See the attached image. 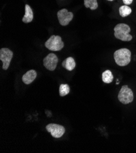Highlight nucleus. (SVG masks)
Listing matches in <instances>:
<instances>
[{
  "instance_id": "obj_4",
  "label": "nucleus",
  "mask_w": 136,
  "mask_h": 153,
  "mask_svg": "<svg viewBox=\"0 0 136 153\" xmlns=\"http://www.w3.org/2000/svg\"><path fill=\"white\" fill-rule=\"evenodd\" d=\"M118 99L121 103L123 104L132 102L134 100V94L132 90L126 85L122 86L118 93Z\"/></svg>"
},
{
  "instance_id": "obj_9",
  "label": "nucleus",
  "mask_w": 136,
  "mask_h": 153,
  "mask_svg": "<svg viewBox=\"0 0 136 153\" xmlns=\"http://www.w3.org/2000/svg\"><path fill=\"white\" fill-rule=\"evenodd\" d=\"M37 77V72L34 70H31L27 71L22 77L23 82L27 85L31 84Z\"/></svg>"
},
{
  "instance_id": "obj_16",
  "label": "nucleus",
  "mask_w": 136,
  "mask_h": 153,
  "mask_svg": "<svg viewBox=\"0 0 136 153\" xmlns=\"http://www.w3.org/2000/svg\"><path fill=\"white\" fill-rule=\"evenodd\" d=\"M133 0H123V2L125 5H130L132 4Z\"/></svg>"
},
{
  "instance_id": "obj_12",
  "label": "nucleus",
  "mask_w": 136,
  "mask_h": 153,
  "mask_svg": "<svg viewBox=\"0 0 136 153\" xmlns=\"http://www.w3.org/2000/svg\"><path fill=\"white\" fill-rule=\"evenodd\" d=\"M114 76L112 72L107 70L104 71L102 74V80L106 84H110L113 81Z\"/></svg>"
},
{
  "instance_id": "obj_5",
  "label": "nucleus",
  "mask_w": 136,
  "mask_h": 153,
  "mask_svg": "<svg viewBox=\"0 0 136 153\" xmlns=\"http://www.w3.org/2000/svg\"><path fill=\"white\" fill-rule=\"evenodd\" d=\"M13 56V52L9 48H4L0 50V60L3 62V70H6L9 68Z\"/></svg>"
},
{
  "instance_id": "obj_13",
  "label": "nucleus",
  "mask_w": 136,
  "mask_h": 153,
  "mask_svg": "<svg viewBox=\"0 0 136 153\" xmlns=\"http://www.w3.org/2000/svg\"><path fill=\"white\" fill-rule=\"evenodd\" d=\"M132 12V9L127 5L122 6L119 8V13L121 17H126L129 15Z\"/></svg>"
},
{
  "instance_id": "obj_2",
  "label": "nucleus",
  "mask_w": 136,
  "mask_h": 153,
  "mask_svg": "<svg viewBox=\"0 0 136 153\" xmlns=\"http://www.w3.org/2000/svg\"><path fill=\"white\" fill-rule=\"evenodd\" d=\"M116 64L121 67L128 65L131 59V53L127 48H121L117 50L114 54Z\"/></svg>"
},
{
  "instance_id": "obj_6",
  "label": "nucleus",
  "mask_w": 136,
  "mask_h": 153,
  "mask_svg": "<svg viewBox=\"0 0 136 153\" xmlns=\"http://www.w3.org/2000/svg\"><path fill=\"white\" fill-rule=\"evenodd\" d=\"M57 18L59 23L62 26H67L73 19V13L66 9H62L57 12Z\"/></svg>"
},
{
  "instance_id": "obj_17",
  "label": "nucleus",
  "mask_w": 136,
  "mask_h": 153,
  "mask_svg": "<svg viewBox=\"0 0 136 153\" xmlns=\"http://www.w3.org/2000/svg\"><path fill=\"white\" fill-rule=\"evenodd\" d=\"M107 1H114V0H107Z\"/></svg>"
},
{
  "instance_id": "obj_3",
  "label": "nucleus",
  "mask_w": 136,
  "mask_h": 153,
  "mask_svg": "<svg viewBox=\"0 0 136 153\" xmlns=\"http://www.w3.org/2000/svg\"><path fill=\"white\" fill-rule=\"evenodd\" d=\"M45 46L48 50L53 51H58L64 48V43L61 37L53 35L45 42Z\"/></svg>"
},
{
  "instance_id": "obj_11",
  "label": "nucleus",
  "mask_w": 136,
  "mask_h": 153,
  "mask_svg": "<svg viewBox=\"0 0 136 153\" xmlns=\"http://www.w3.org/2000/svg\"><path fill=\"white\" fill-rule=\"evenodd\" d=\"M62 65L68 71H72L76 67V62L73 57H69L63 61Z\"/></svg>"
},
{
  "instance_id": "obj_8",
  "label": "nucleus",
  "mask_w": 136,
  "mask_h": 153,
  "mask_svg": "<svg viewBox=\"0 0 136 153\" xmlns=\"http://www.w3.org/2000/svg\"><path fill=\"white\" fill-rule=\"evenodd\" d=\"M44 67L50 71H54L58 63V58L54 53H50L43 59Z\"/></svg>"
},
{
  "instance_id": "obj_7",
  "label": "nucleus",
  "mask_w": 136,
  "mask_h": 153,
  "mask_svg": "<svg viewBox=\"0 0 136 153\" xmlns=\"http://www.w3.org/2000/svg\"><path fill=\"white\" fill-rule=\"evenodd\" d=\"M46 129L54 138H60L62 137L65 132V129L64 126L57 124L51 123L46 126Z\"/></svg>"
},
{
  "instance_id": "obj_14",
  "label": "nucleus",
  "mask_w": 136,
  "mask_h": 153,
  "mask_svg": "<svg viewBox=\"0 0 136 153\" xmlns=\"http://www.w3.org/2000/svg\"><path fill=\"white\" fill-rule=\"evenodd\" d=\"M84 6L86 8H90L91 10H96L98 7L97 0H84Z\"/></svg>"
},
{
  "instance_id": "obj_15",
  "label": "nucleus",
  "mask_w": 136,
  "mask_h": 153,
  "mask_svg": "<svg viewBox=\"0 0 136 153\" xmlns=\"http://www.w3.org/2000/svg\"><path fill=\"white\" fill-rule=\"evenodd\" d=\"M70 92V87L67 84H62L59 87V95L60 97H65Z\"/></svg>"
},
{
  "instance_id": "obj_1",
  "label": "nucleus",
  "mask_w": 136,
  "mask_h": 153,
  "mask_svg": "<svg viewBox=\"0 0 136 153\" xmlns=\"http://www.w3.org/2000/svg\"><path fill=\"white\" fill-rule=\"evenodd\" d=\"M130 27L125 23L117 25L114 27V36L115 38L125 42H129L132 39V36L129 34Z\"/></svg>"
},
{
  "instance_id": "obj_10",
  "label": "nucleus",
  "mask_w": 136,
  "mask_h": 153,
  "mask_svg": "<svg viewBox=\"0 0 136 153\" xmlns=\"http://www.w3.org/2000/svg\"><path fill=\"white\" fill-rule=\"evenodd\" d=\"M34 19L33 11L28 4L25 5V13L22 19V21L25 23H29L31 22Z\"/></svg>"
}]
</instances>
